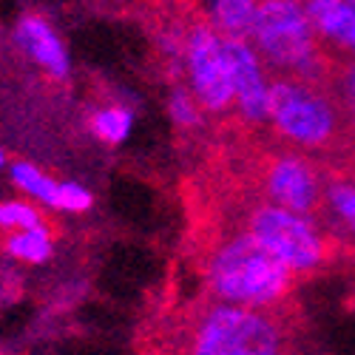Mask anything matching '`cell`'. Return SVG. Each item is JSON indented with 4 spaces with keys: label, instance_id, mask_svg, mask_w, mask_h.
<instances>
[{
    "label": "cell",
    "instance_id": "cell-1",
    "mask_svg": "<svg viewBox=\"0 0 355 355\" xmlns=\"http://www.w3.org/2000/svg\"><path fill=\"white\" fill-rule=\"evenodd\" d=\"M205 279L216 302L253 310H279L290 299L299 276L264 245H259L248 230H236L208 253Z\"/></svg>",
    "mask_w": 355,
    "mask_h": 355
},
{
    "label": "cell",
    "instance_id": "cell-2",
    "mask_svg": "<svg viewBox=\"0 0 355 355\" xmlns=\"http://www.w3.org/2000/svg\"><path fill=\"white\" fill-rule=\"evenodd\" d=\"M341 103L318 80L273 77L268 94V123L279 142L293 151L321 154L336 148L344 131Z\"/></svg>",
    "mask_w": 355,
    "mask_h": 355
},
{
    "label": "cell",
    "instance_id": "cell-3",
    "mask_svg": "<svg viewBox=\"0 0 355 355\" xmlns=\"http://www.w3.org/2000/svg\"><path fill=\"white\" fill-rule=\"evenodd\" d=\"M276 77H324V46L307 9V0H259V9L248 35Z\"/></svg>",
    "mask_w": 355,
    "mask_h": 355
},
{
    "label": "cell",
    "instance_id": "cell-4",
    "mask_svg": "<svg viewBox=\"0 0 355 355\" xmlns=\"http://www.w3.org/2000/svg\"><path fill=\"white\" fill-rule=\"evenodd\" d=\"M242 230H248L259 245L282 259L295 276H313L333 256L330 230L318 216L295 214L279 205L259 199L242 216Z\"/></svg>",
    "mask_w": 355,
    "mask_h": 355
},
{
    "label": "cell",
    "instance_id": "cell-5",
    "mask_svg": "<svg viewBox=\"0 0 355 355\" xmlns=\"http://www.w3.org/2000/svg\"><path fill=\"white\" fill-rule=\"evenodd\" d=\"M191 355H287V327L276 310L216 302L196 321Z\"/></svg>",
    "mask_w": 355,
    "mask_h": 355
},
{
    "label": "cell",
    "instance_id": "cell-6",
    "mask_svg": "<svg viewBox=\"0 0 355 355\" xmlns=\"http://www.w3.org/2000/svg\"><path fill=\"white\" fill-rule=\"evenodd\" d=\"M327 180L330 176L321 171V165L310 154L293 151V148L270 154L259 171L261 199L307 216H318L324 211Z\"/></svg>",
    "mask_w": 355,
    "mask_h": 355
},
{
    "label": "cell",
    "instance_id": "cell-7",
    "mask_svg": "<svg viewBox=\"0 0 355 355\" xmlns=\"http://www.w3.org/2000/svg\"><path fill=\"white\" fill-rule=\"evenodd\" d=\"M185 60L191 74V88L202 111L208 114H227L233 111V88L230 71L222 49V35L211 20H196L188 26L185 35Z\"/></svg>",
    "mask_w": 355,
    "mask_h": 355
},
{
    "label": "cell",
    "instance_id": "cell-8",
    "mask_svg": "<svg viewBox=\"0 0 355 355\" xmlns=\"http://www.w3.org/2000/svg\"><path fill=\"white\" fill-rule=\"evenodd\" d=\"M222 49L230 71V88H233V111L242 116L248 125H264L268 123V94H270V69L264 66L259 51L245 37H225Z\"/></svg>",
    "mask_w": 355,
    "mask_h": 355
},
{
    "label": "cell",
    "instance_id": "cell-9",
    "mask_svg": "<svg viewBox=\"0 0 355 355\" xmlns=\"http://www.w3.org/2000/svg\"><path fill=\"white\" fill-rule=\"evenodd\" d=\"M315 35L324 51L355 60V3L349 0H307Z\"/></svg>",
    "mask_w": 355,
    "mask_h": 355
},
{
    "label": "cell",
    "instance_id": "cell-10",
    "mask_svg": "<svg viewBox=\"0 0 355 355\" xmlns=\"http://www.w3.org/2000/svg\"><path fill=\"white\" fill-rule=\"evenodd\" d=\"M17 37H20V43L28 49V54H32L46 71H51L54 77H66V74H69L66 49H63L60 40H57V35L51 32V26H49L43 17L26 15V17L20 20Z\"/></svg>",
    "mask_w": 355,
    "mask_h": 355
},
{
    "label": "cell",
    "instance_id": "cell-11",
    "mask_svg": "<svg viewBox=\"0 0 355 355\" xmlns=\"http://www.w3.org/2000/svg\"><path fill=\"white\" fill-rule=\"evenodd\" d=\"M321 214L355 242V176H330Z\"/></svg>",
    "mask_w": 355,
    "mask_h": 355
},
{
    "label": "cell",
    "instance_id": "cell-12",
    "mask_svg": "<svg viewBox=\"0 0 355 355\" xmlns=\"http://www.w3.org/2000/svg\"><path fill=\"white\" fill-rule=\"evenodd\" d=\"M256 9H259V0H214L211 23L225 37H245L248 40Z\"/></svg>",
    "mask_w": 355,
    "mask_h": 355
},
{
    "label": "cell",
    "instance_id": "cell-13",
    "mask_svg": "<svg viewBox=\"0 0 355 355\" xmlns=\"http://www.w3.org/2000/svg\"><path fill=\"white\" fill-rule=\"evenodd\" d=\"M6 250L17 259L26 261H46L51 256V239L49 233L37 225V227H26V230H15L6 239Z\"/></svg>",
    "mask_w": 355,
    "mask_h": 355
},
{
    "label": "cell",
    "instance_id": "cell-14",
    "mask_svg": "<svg viewBox=\"0 0 355 355\" xmlns=\"http://www.w3.org/2000/svg\"><path fill=\"white\" fill-rule=\"evenodd\" d=\"M128 128H131V114L120 105H111V108H103L92 116V131L97 139L108 142V145H116L128 137Z\"/></svg>",
    "mask_w": 355,
    "mask_h": 355
},
{
    "label": "cell",
    "instance_id": "cell-15",
    "mask_svg": "<svg viewBox=\"0 0 355 355\" xmlns=\"http://www.w3.org/2000/svg\"><path fill=\"white\" fill-rule=\"evenodd\" d=\"M12 180H15V185H17L20 191H26V193H32V196H37V199H43V202L51 205V196H54V191H57V182L49 180L46 173H40L35 165L17 162V165L12 168Z\"/></svg>",
    "mask_w": 355,
    "mask_h": 355
},
{
    "label": "cell",
    "instance_id": "cell-16",
    "mask_svg": "<svg viewBox=\"0 0 355 355\" xmlns=\"http://www.w3.org/2000/svg\"><path fill=\"white\" fill-rule=\"evenodd\" d=\"M40 225V214L35 205L28 202H3L0 205V230L15 233V230H26V227H37Z\"/></svg>",
    "mask_w": 355,
    "mask_h": 355
},
{
    "label": "cell",
    "instance_id": "cell-17",
    "mask_svg": "<svg viewBox=\"0 0 355 355\" xmlns=\"http://www.w3.org/2000/svg\"><path fill=\"white\" fill-rule=\"evenodd\" d=\"M51 208L80 214V211L92 208V196H88V191H83L80 185H57V191L51 196Z\"/></svg>",
    "mask_w": 355,
    "mask_h": 355
},
{
    "label": "cell",
    "instance_id": "cell-18",
    "mask_svg": "<svg viewBox=\"0 0 355 355\" xmlns=\"http://www.w3.org/2000/svg\"><path fill=\"white\" fill-rule=\"evenodd\" d=\"M199 103H196V97H191L185 88L182 92H173V100H171V114H173V120L180 123V125H185V128H191V125H196L199 123Z\"/></svg>",
    "mask_w": 355,
    "mask_h": 355
},
{
    "label": "cell",
    "instance_id": "cell-19",
    "mask_svg": "<svg viewBox=\"0 0 355 355\" xmlns=\"http://www.w3.org/2000/svg\"><path fill=\"white\" fill-rule=\"evenodd\" d=\"M341 108L347 123L355 128V60H347L341 69Z\"/></svg>",
    "mask_w": 355,
    "mask_h": 355
},
{
    "label": "cell",
    "instance_id": "cell-20",
    "mask_svg": "<svg viewBox=\"0 0 355 355\" xmlns=\"http://www.w3.org/2000/svg\"><path fill=\"white\" fill-rule=\"evenodd\" d=\"M0 165H3V151H0Z\"/></svg>",
    "mask_w": 355,
    "mask_h": 355
}]
</instances>
